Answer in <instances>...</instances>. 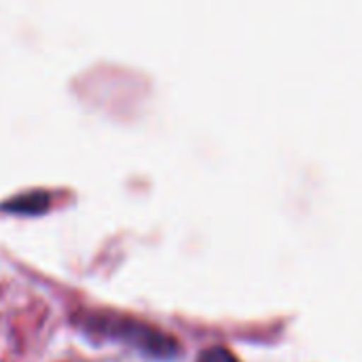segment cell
Listing matches in <instances>:
<instances>
[{
    "label": "cell",
    "mask_w": 362,
    "mask_h": 362,
    "mask_svg": "<svg viewBox=\"0 0 362 362\" xmlns=\"http://www.w3.org/2000/svg\"><path fill=\"white\" fill-rule=\"evenodd\" d=\"M83 329L104 335L106 339L125 344L129 348H136L140 354L170 361L178 352V344L163 335L161 331H155L153 327L138 322L127 316H115V314H89L83 322Z\"/></svg>",
    "instance_id": "6da1fadb"
},
{
    "label": "cell",
    "mask_w": 362,
    "mask_h": 362,
    "mask_svg": "<svg viewBox=\"0 0 362 362\" xmlns=\"http://www.w3.org/2000/svg\"><path fill=\"white\" fill-rule=\"evenodd\" d=\"M51 206V197L45 191H34V193H25V195H17L11 202L2 204L4 212L8 214H23V216H36V214H45Z\"/></svg>",
    "instance_id": "7a4b0ae2"
},
{
    "label": "cell",
    "mask_w": 362,
    "mask_h": 362,
    "mask_svg": "<svg viewBox=\"0 0 362 362\" xmlns=\"http://www.w3.org/2000/svg\"><path fill=\"white\" fill-rule=\"evenodd\" d=\"M197 362H238V358H235L229 350H225V348H218V346H216V348H208V350H204Z\"/></svg>",
    "instance_id": "3957f363"
}]
</instances>
